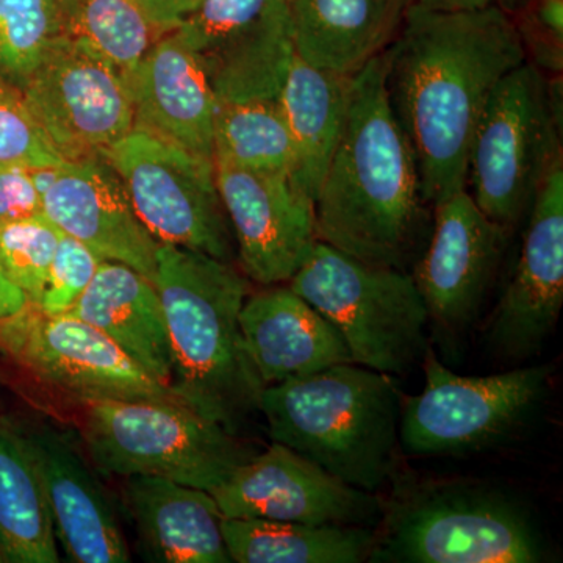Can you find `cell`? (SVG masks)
Instances as JSON below:
<instances>
[{
  "instance_id": "obj_1",
  "label": "cell",
  "mask_w": 563,
  "mask_h": 563,
  "mask_svg": "<svg viewBox=\"0 0 563 563\" xmlns=\"http://www.w3.org/2000/svg\"><path fill=\"white\" fill-rule=\"evenodd\" d=\"M380 58L388 102L433 209L465 190L477 121L496 84L528 62L523 40L498 7L435 11L413 3Z\"/></svg>"
},
{
  "instance_id": "obj_19",
  "label": "cell",
  "mask_w": 563,
  "mask_h": 563,
  "mask_svg": "<svg viewBox=\"0 0 563 563\" xmlns=\"http://www.w3.org/2000/svg\"><path fill=\"white\" fill-rule=\"evenodd\" d=\"M133 128L213 161L217 99L201 62L176 33L161 36L129 74Z\"/></svg>"
},
{
  "instance_id": "obj_20",
  "label": "cell",
  "mask_w": 563,
  "mask_h": 563,
  "mask_svg": "<svg viewBox=\"0 0 563 563\" xmlns=\"http://www.w3.org/2000/svg\"><path fill=\"white\" fill-rule=\"evenodd\" d=\"M135 548L151 563H231L213 495L158 476L124 477Z\"/></svg>"
},
{
  "instance_id": "obj_15",
  "label": "cell",
  "mask_w": 563,
  "mask_h": 563,
  "mask_svg": "<svg viewBox=\"0 0 563 563\" xmlns=\"http://www.w3.org/2000/svg\"><path fill=\"white\" fill-rule=\"evenodd\" d=\"M507 235L509 231L492 221L466 188L433 207L431 235L412 276L429 321L443 333L457 335L476 320Z\"/></svg>"
},
{
  "instance_id": "obj_33",
  "label": "cell",
  "mask_w": 563,
  "mask_h": 563,
  "mask_svg": "<svg viewBox=\"0 0 563 563\" xmlns=\"http://www.w3.org/2000/svg\"><path fill=\"white\" fill-rule=\"evenodd\" d=\"M65 162L51 146L21 90L0 79V163L49 166Z\"/></svg>"
},
{
  "instance_id": "obj_14",
  "label": "cell",
  "mask_w": 563,
  "mask_h": 563,
  "mask_svg": "<svg viewBox=\"0 0 563 563\" xmlns=\"http://www.w3.org/2000/svg\"><path fill=\"white\" fill-rule=\"evenodd\" d=\"M213 163L244 274L262 285L290 280L318 242L313 199L290 173Z\"/></svg>"
},
{
  "instance_id": "obj_25",
  "label": "cell",
  "mask_w": 563,
  "mask_h": 563,
  "mask_svg": "<svg viewBox=\"0 0 563 563\" xmlns=\"http://www.w3.org/2000/svg\"><path fill=\"white\" fill-rule=\"evenodd\" d=\"M287 0H273L261 20L199 58L217 103L282 102L295 58Z\"/></svg>"
},
{
  "instance_id": "obj_3",
  "label": "cell",
  "mask_w": 563,
  "mask_h": 563,
  "mask_svg": "<svg viewBox=\"0 0 563 563\" xmlns=\"http://www.w3.org/2000/svg\"><path fill=\"white\" fill-rule=\"evenodd\" d=\"M154 284L172 343L169 387L192 412L243 437L265 388L240 325L250 284L232 263L162 243Z\"/></svg>"
},
{
  "instance_id": "obj_36",
  "label": "cell",
  "mask_w": 563,
  "mask_h": 563,
  "mask_svg": "<svg viewBox=\"0 0 563 563\" xmlns=\"http://www.w3.org/2000/svg\"><path fill=\"white\" fill-rule=\"evenodd\" d=\"M32 168L22 163H0V224L44 214Z\"/></svg>"
},
{
  "instance_id": "obj_12",
  "label": "cell",
  "mask_w": 563,
  "mask_h": 563,
  "mask_svg": "<svg viewBox=\"0 0 563 563\" xmlns=\"http://www.w3.org/2000/svg\"><path fill=\"white\" fill-rule=\"evenodd\" d=\"M22 95L65 162L106 154L135 125L131 91L120 70L66 36L52 46Z\"/></svg>"
},
{
  "instance_id": "obj_27",
  "label": "cell",
  "mask_w": 563,
  "mask_h": 563,
  "mask_svg": "<svg viewBox=\"0 0 563 563\" xmlns=\"http://www.w3.org/2000/svg\"><path fill=\"white\" fill-rule=\"evenodd\" d=\"M0 555L9 563L60 562L49 504L21 432L0 428Z\"/></svg>"
},
{
  "instance_id": "obj_22",
  "label": "cell",
  "mask_w": 563,
  "mask_h": 563,
  "mask_svg": "<svg viewBox=\"0 0 563 563\" xmlns=\"http://www.w3.org/2000/svg\"><path fill=\"white\" fill-rule=\"evenodd\" d=\"M295 52L314 68L354 77L380 57L417 0H287Z\"/></svg>"
},
{
  "instance_id": "obj_31",
  "label": "cell",
  "mask_w": 563,
  "mask_h": 563,
  "mask_svg": "<svg viewBox=\"0 0 563 563\" xmlns=\"http://www.w3.org/2000/svg\"><path fill=\"white\" fill-rule=\"evenodd\" d=\"M58 239L60 229L44 214L0 224V263L33 306L46 288Z\"/></svg>"
},
{
  "instance_id": "obj_2",
  "label": "cell",
  "mask_w": 563,
  "mask_h": 563,
  "mask_svg": "<svg viewBox=\"0 0 563 563\" xmlns=\"http://www.w3.org/2000/svg\"><path fill=\"white\" fill-rule=\"evenodd\" d=\"M313 207L318 242L368 265L409 272L428 244L432 209L388 102L380 57L352 79L342 139Z\"/></svg>"
},
{
  "instance_id": "obj_6",
  "label": "cell",
  "mask_w": 563,
  "mask_h": 563,
  "mask_svg": "<svg viewBox=\"0 0 563 563\" xmlns=\"http://www.w3.org/2000/svg\"><path fill=\"white\" fill-rule=\"evenodd\" d=\"M288 282L339 331L357 365L404 376L422 362L429 313L412 273L368 265L317 242Z\"/></svg>"
},
{
  "instance_id": "obj_30",
  "label": "cell",
  "mask_w": 563,
  "mask_h": 563,
  "mask_svg": "<svg viewBox=\"0 0 563 563\" xmlns=\"http://www.w3.org/2000/svg\"><path fill=\"white\" fill-rule=\"evenodd\" d=\"M62 36L58 0H0V79L24 90Z\"/></svg>"
},
{
  "instance_id": "obj_40",
  "label": "cell",
  "mask_w": 563,
  "mask_h": 563,
  "mask_svg": "<svg viewBox=\"0 0 563 563\" xmlns=\"http://www.w3.org/2000/svg\"><path fill=\"white\" fill-rule=\"evenodd\" d=\"M2 562H3V561H2V555H0V563H2Z\"/></svg>"
},
{
  "instance_id": "obj_17",
  "label": "cell",
  "mask_w": 563,
  "mask_h": 563,
  "mask_svg": "<svg viewBox=\"0 0 563 563\" xmlns=\"http://www.w3.org/2000/svg\"><path fill=\"white\" fill-rule=\"evenodd\" d=\"M43 213L101 261L124 263L154 282L158 243L136 217L124 184L103 155L63 162L41 195Z\"/></svg>"
},
{
  "instance_id": "obj_21",
  "label": "cell",
  "mask_w": 563,
  "mask_h": 563,
  "mask_svg": "<svg viewBox=\"0 0 563 563\" xmlns=\"http://www.w3.org/2000/svg\"><path fill=\"white\" fill-rule=\"evenodd\" d=\"M240 325L265 387L354 363L339 331L290 287L247 296Z\"/></svg>"
},
{
  "instance_id": "obj_28",
  "label": "cell",
  "mask_w": 563,
  "mask_h": 563,
  "mask_svg": "<svg viewBox=\"0 0 563 563\" xmlns=\"http://www.w3.org/2000/svg\"><path fill=\"white\" fill-rule=\"evenodd\" d=\"M213 162L291 174L295 146L282 102L217 103Z\"/></svg>"
},
{
  "instance_id": "obj_5",
  "label": "cell",
  "mask_w": 563,
  "mask_h": 563,
  "mask_svg": "<svg viewBox=\"0 0 563 563\" xmlns=\"http://www.w3.org/2000/svg\"><path fill=\"white\" fill-rule=\"evenodd\" d=\"M543 540L509 496L466 483L401 484L384 503L376 563H536Z\"/></svg>"
},
{
  "instance_id": "obj_32",
  "label": "cell",
  "mask_w": 563,
  "mask_h": 563,
  "mask_svg": "<svg viewBox=\"0 0 563 563\" xmlns=\"http://www.w3.org/2000/svg\"><path fill=\"white\" fill-rule=\"evenodd\" d=\"M272 3L273 0H202L174 33L196 57L202 58L261 20Z\"/></svg>"
},
{
  "instance_id": "obj_24",
  "label": "cell",
  "mask_w": 563,
  "mask_h": 563,
  "mask_svg": "<svg viewBox=\"0 0 563 563\" xmlns=\"http://www.w3.org/2000/svg\"><path fill=\"white\" fill-rule=\"evenodd\" d=\"M352 79L295 54L285 80L282 109L295 146L291 177L313 201L342 139Z\"/></svg>"
},
{
  "instance_id": "obj_18",
  "label": "cell",
  "mask_w": 563,
  "mask_h": 563,
  "mask_svg": "<svg viewBox=\"0 0 563 563\" xmlns=\"http://www.w3.org/2000/svg\"><path fill=\"white\" fill-rule=\"evenodd\" d=\"M38 470L57 543L74 563L131 562L113 504L65 432L40 424L21 432Z\"/></svg>"
},
{
  "instance_id": "obj_7",
  "label": "cell",
  "mask_w": 563,
  "mask_h": 563,
  "mask_svg": "<svg viewBox=\"0 0 563 563\" xmlns=\"http://www.w3.org/2000/svg\"><path fill=\"white\" fill-rule=\"evenodd\" d=\"M85 448L107 476H158L211 492L257 454L233 435L177 404L85 401Z\"/></svg>"
},
{
  "instance_id": "obj_39",
  "label": "cell",
  "mask_w": 563,
  "mask_h": 563,
  "mask_svg": "<svg viewBox=\"0 0 563 563\" xmlns=\"http://www.w3.org/2000/svg\"><path fill=\"white\" fill-rule=\"evenodd\" d=\"M27 303V296L10 280L0 263V320L20 313Z\"/></svg>"
},
{
  "instance_id": "obj_38",
  "label": "cell",
  "mask_w": 563,
  "mask_h": 563,
  "mask_svg": "<svg viewBox=\"0 0 563 563\" xmlns=\"http://www.w3.org/2000/svg\"><path fill=\"white\" fill-rule=\"evenodd\" d=\"M531 0H417L418 5L435 11H473L498 7L507 13H521Z\"/></svg>"
},
{
  "instance_id": "obj_11",
  "label": "cell",
  "mask_w": 563,
  "mask_h": 563,
  "mask_svg": "<svg viewBox=\"0 0 563 563\" xmlns=\"http://www.w3.org/2000/svg\"><path fill=\"white\" fill-rule=\"evenodd\" d=\"M0 350L38 379L85 401H184L106 333L74 314H46L27 303L0 320Z\"/></svg>"
},
{
  "instance_id": "obj_23",
  "label": "cell",
  "mask_w": 563,
  "mask_h": 563,
  "mask_svg": "<svg viewBox=\"0 0 563 563\" xmlns=\"http://www.w3.org/2000/svg\"><path fill=\"white\" fill-rule=\"evenodd\" d=\"M69 314L106 333L147 373L169 385L172 343L154 282L120 262L101 261Z\"/></svg>"
},
{
  "instance_id": "obj_8",
  "label": "cell",
  "mask_w": 563,
  "mask_h": 563,
  "mask_svg": "<svg viewBox=\"0 0 563 563\" xmlns=\"http://www.w3.org/2000/svg\"><path fill=\"white\" fill-rule=\"evenodd\" d=\"M543 70L525 62L493 88L466 163V191L507 231L531 209L537 190L562 155Z\"/></svg>"
},
{
  "instance_id": "obj_10",
  "label": "cell",
  "mask_w": 563,
  "mask_h": 563,
  "mask_svg": "<svg viewBox=\"0 0 563 563\" xmlns=\"http://www.w3.org/2000/svg\"><path fill=\"white\" fill-rule=\"evenodd\" d=\"M103 157L118 173L136 217L162 244L236 258L235 236L218 191L214 163L133 128Z\"/></svg>"
},
{
  "instance_id": "obj_26",
  "label": "cell",
  "mask_w": 563,
  "mask_h": 563,
  "mask_svg": "<svg viewBox=\"0 0 563 563\" xmlns=\"http://www.w3.org/2000/svg\"><path fill=\"white\" fill-rule=\"evenodd\" d=\"M222 539L235 563H362L376 528L222 518Z\"/></svg>"
},
{
  "instance_id": "obj_34",
  "label": "cell",
  "mask_w": 563,
  "mask_h": 563,
  "mask_svg": "<svg viewBox=\"0 0 563 563\" xmlns=\"http://www.w3.org/2000/svg\"><path fill=\"white\" fill-rule=\"evenodd\" d=\"M101 258L79 240L60 231L46 288L35 307L46 314L68 313L91 284Z\"/></svg>"
},
{
  "instance_id": "obj_4",
  "label": "cell",
  "mask_w": 563,
  "mask_h": 563,
  "mask_svg": "<svg viewBox=\"0 0 563 563\" xmlns=\"http://www.w3.org/2000/svg\"><path fill=\"white\" fill-rule=\"evenodd\" d=\"M402 399L390 374L340 363L263 388L261 415L274 443L377 495L395 473Z\"/></svg>"
},
{
  "instance_id": "obj_29",
  "label": "cell",
  "mask_w": 563,
  "mask_h": 563,
  "mask_svg": "<svg viewBox=\"0 0 563 563\" xmlns=\"http://www.w3.org/2000/svg\"><path fill=\"white\" fill-rule=\"evenodd\" d=\"M63 36L120 70L124 80L162 35L133 0H58Z\"/></svg>"
},
{
  "instance_id": "obj_9",
  "label": "cell",
  "mask_w": 563,
  "mask_h": 563,
  "mask_svg": "<svg viewBox=\"0 0 563 563\" xmlns=\"http://www.w3.org/2000/svg\"><path fill=\"white\" fill-rule=\"evenodd\" d=\"M421 393L404 396L399 448L410 455L472 453L520 429L543 401L551 366H526L492 376H461L437 358L422 357Z\"/></svg>"
},
{
  "instance_id": "obj_35",
  "label": "cell",
  "mask_w": 563,
  "mask_h": 563,
  "mask_svg": "<svg viewBox=\"0 0 563 563\" xmlns=\"http://www.w3.org/2000/svg\"><path fill=\"white\" fill-rule=\"evenodd\" d=\"M517 21L526 55L531 54L539 69L562 73L563 0H531Z\"/></svg>"
},
{
  "instance_id": "obj_13",
  "label": "cell",
  "mask_w": 563,
  "mask_h": 563,
  "mask_svg": "<svg viewBox=\"0 0 563 563\" xmlns=\"http://www.w3.org/2000/svg\"><path fill=\"white\" fill-rule=\"evenodd\" d=\"M222 518L377 528L384 501L274 443L210 492Z\"/></svg>"
},
{
  "instance_id": "obj_37",
  "label": "cell",
  "mask_w": 563,
  "mask_h": 563,
  "mask_svg": "<svg viewBox=\"0 0 563 563\" xmlns=\"http://www.w3.org/2000/svg\"><path fill=\"white\" fill-rule=\"evenodd\" d=\"M202 0H133L158 35H166L191 16Z\"/></svg>"
},
{
  "instance_id": "obj_16",
  "label": "cell",
  "mask_w": 563,
  "mask_h": 563,
  "mask_svg": "<svg viewBox=\"0 0 563 563\" xmlns=\"http://www.w3.org/2000/svg\"><path fill=\"white\" fill-rule=\"evenodd\" d=\"M563 303L562 155L537 190L520 262L488 322V346L509 361L537 354Z\"/></svg>"
}]
</instances>
